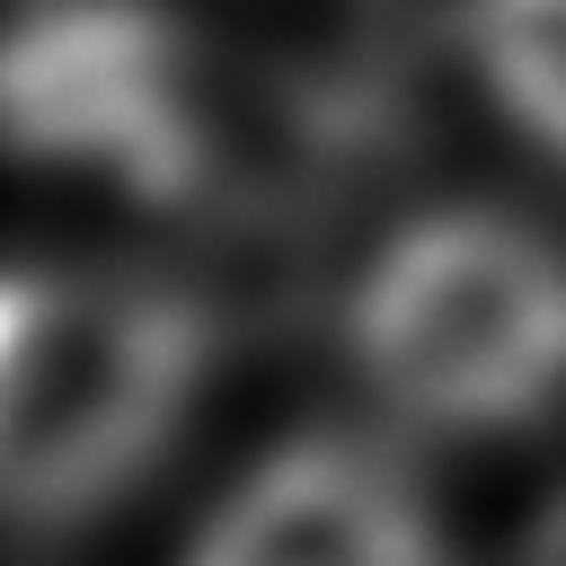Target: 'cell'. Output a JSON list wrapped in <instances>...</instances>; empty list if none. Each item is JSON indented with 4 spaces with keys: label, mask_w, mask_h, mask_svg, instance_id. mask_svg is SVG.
<instances>
[{
    "label": "cell",
    "mask_w": 566,
    "mask_h": 566,
    "mask_svg": "<svg viewBox=\"0 0 566 566\" xmlns=\"http://www.w3.org/2000/svg\"><path fill=\"white\" fill-rule=\"evenodd\" d=\"M186 566H451V548L398 460L354 433H310L203 522Z\"/></svg>",
    "instance_id": "277c9868"
},
{
    "label": "cell",
    "mask_w": 566,
    "mask_h": 566,
    "mask_svg": "<svg viewBox=\"0 0 566 566\" xmlns=\"http://www.w3.org/2000/svg\"><path fill=\"white\" fill-rule=\"evenodd\" d=\"M460 44L504 97V115L566 159V0H469Z\"/></svg>",
    "instance_id": "5b68a950"
},
{
    "label": "cell",
    "mask_w": 566,
    "mask_h": 566,
    "mask_svg": "<svg viewBox=\"0 0 566 566\" xmlns=\"http://www.w3.org/2000/svg\"><path fill=\"white\" fill-rule=\"evenodd\" d=\"M0 142L133 203H203L230 168L221 62L150 0H44L0 35Z\"/></svg>",
    "instance_id": "3957f363"
},
{
    "label": "cell",
    "mask_w": 566,
    "mask_h": 566,
    "mask_svg": "<svg viewBox=\"0 0 566 566\" xmlns=\"http://www.w3.org/2000/svg\"><path fill=\"white\" fill-rule=\"evenodd\" d=\"M203 327L133 274H0V513L80 522L177 433Z\"/></svg>",
    "instance_id": "6da1fadb"
},
{
    "label": "cell",
    "mask_w": 566,
    "mask_h": 566,
    "mask_svg": "<svg viewBox=\"0 0 566 566\" xmlns=\"http://www.w3.org/2000/svg\"><path fill=\"white\" fill-rule=\"evenodd\" d=\"M354 363L416 433H513L566 407V248L522 212H424L354 292Z\"/></svg>",
    "instance_id": "7a4b0ae2"
},
{
    "label": "cell",
    "mask_w": 566,
    "mask_h": 566,
    "mask_svg": "<svg viewBox=\"0 0 566 566\" xmlns=\"http://www.w3.org/2000/svg\"><path fill=\"white\" fill-rule=\"evenodd\" d=\"M522 566H566V495L531 522V548H522Z\"/></svg>",
    "instance_id": "8992f818"
}]
</instances>
